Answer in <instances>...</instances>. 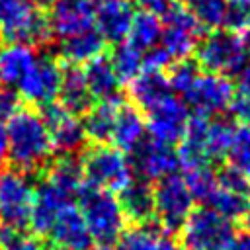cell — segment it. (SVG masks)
Here are the masks:
<instances>
[{
    "label": "cell",
    "mask_w": 250,
    "mask_h": 250,
    "mask_svg": "<svg viewBox=\"0 0 250 250\" xmlns=\"http://www.w3.org/2000/svg\"><path fill=\"white\" fill-rule=\"evenodd\" d=\"M8 160L23 174L43 170L53 156V143L45 121L33 109H20L6 121Z\"/></svg>",
    "instance_id": "1"
},
{
    "label": "cell",
    "mask_w": 250,
    "mask_h": 250,
    "mask_svg": "<svg viewBox=\"0 0 250 250\" xmlns=\"http://www.w3.org/2000/svg\"><path fill=\"white\" fill-rule=\"evenodd\" d=\"M80 213L90 230V236L100 246L115 244L125 232V215L117 201V195L105 189H96L84 184L78 193Z\"/></svg>",
    "instance_id": "2"
},
{
    "label": "cell",
    "mask_w": 250,
    "mask_h": 250,
    "mask_svg": "<svg viewBox=\"0 0 250 250\" xmlns=\"http://www.w3.org/2000/svg\"><path fill=\"white\" fill-rule=\"evenodd\" d=\"M53 37L43 10L25 0H0V39L6 43L45 45Z\"/></svg>",
    "instance_id": "3"
},
{
    "label": "cell",
    "mask_w": 250,
    "mask_h": 250,
    "mask_svg": "<svg viewBox=\"0 0 250 250\" xmlns=\"http://www.w3.org/2000/svg\"><path fill=\"white\" fill-rule=\"evenodd\" d=\"M80 166L86 186L111 193L119 191L133 178L129 156L111 145H94L84 150Z\"/></svg>",
    "instance_id": "4"
},
{
    "label": "cell",
    "mask_w": 250,
    "mask_h": 250,
    "mask_svg": "<svg viewBox=\"0 0 250 250\" xmlns=\"http://www.w3.org/2000/svg\"><path fill=\"white\" fill-rule=\"evenodd\" d=\"M195 57L205 72L230 76L236 74L248 59V49L240 33L215 29L195 47Z\"/></svg>",
    "instance_id": "5"
},
{
    "label": "cell",
    "mask_w": 250,
    "mask_h": 250,
    "mask_svg": "<svg viewBox=\"0 0 250 250\" xmlns=\"http://www.w3.org/2000/svg\"><path fill=\"white\" fill-rule=\"evenodd\" d=\"M180 238L186 250H227L234 240V227L213 209L199 207L182 225Z\"/></svg>",
    "instance_id": "6"
},
{
    "label": "cell",
    "mask_w": 250,
    "mask_h": 250,
    "mask_svg": "<svg viewBox=\"0 0 250 250\" xmlns=\"http://www.w3.org/2000/svg\"><path fill=\"white\" fill-rule=\"evenodd\" d=\"M35 184L20 170L0 172V223L23 230L29 225Z\"/></svg>",
    "instance_id": "7"
},
{
    "label": "cell",
    "mask_w": 250,
    "mask_h": 250,
    "mask_svg": "<svg viewBox=\"0 0 250 250\" xmlns=\"http://www.w3.org/2000/svg\"><path fill=\"white\" fill-rule=\"evenodd\" d=\"M154 191V219L168 232L180 230L193 211V197L182 176L170 174L156 182Z\"/></svg>",
    "instance_id": "8"
},
{
    "label": "cell",
    "mask_w": 250,
    "mask_h": 250,
    "mask_svg": "<svg viewBox=\"0 0 250 250\" xmlns=\"http://www.w3.org/2000/svg\"><path fill=\"white\" fill-rule=\"evenodd\" d=\"M162 18V35L158 45L166 51L172 62L186 61L201 39V25L182 4H172Z\"/></svg>",
    "instance_id": "9"
},
{
    "label": "cell",
    "mask_w": 250,
    "mask_h": 250,
    "mask_svg": "<svg viewBox=\"0 0 250 250\" xmlns=\"http://www.w3.org/2000/svg\"><path fill=\"white\" fill-rule=\"evenodd\" d=\"M234 96V86L227 76L201 72L195 76L188 92L182 96V102L195 111V115L211 117L229 109Z\"/></svg>",
    "instance_id": "10"
},
{
    "label": "cell",
    "mask_w": 250,
    "mask_h": 250,
    "mask_svg": "<svg viewBox=\"0 0 250 250\" xmlns=\"http://www.w3.org/2000/svg\"><path fill=\"white\" fill-rule=\"evenodd\" d=\"M61 78H62V66L59 59H55L49 53H43V55H37L31 68L16 86V92L20 94L21 100L43 107L57 100Z\"/></svg>",
    "instance_id": "11"
},
{
    "label": "cell",
    "mask_w": 250,
    "mask_h": 250,
    "mask_svg": "<svg viewBox=\"0 0 250 250\" xmlns=\"http://www.w3.org/2000/svg\"><path fill=\"white\" fill-rule=\"evenodd\" d=\"M129 162L133 174L146 182H158L176 172L178 154L172 145L150 139L148 135L129 152Z\"/></svg>",
    "instance_id": "12"
},
{
    "label": "cell",
    "mask_w": 250,
    "mask_h": 250,
    "mask_svg": "<svg viewBox=\"0 0 250 250\" xmlns=\"http://www.w3.org/2000/svg\"><path fill=\"white\" fill-rule=\"evenodd\" d=\"M39 115L47 125V131H49V137L53 143V150H57L61 154L74 156L78 150H82L86 146L88 139H86L80 117L66 111L59 102L43 105Z\"/></svg>",
    "instance_id": "13"
},
{
    "label": "cell",
    "mask_w": 250,
    "mask_h": 250,
    "mask_svg": "<svg viewBox=\"0 0 250 250\" xmlns=\"http://www.w3.org/2000/svg\"><path fill=\"white\" fill-rule=\"evenodd\" d=\"M146 133L164 145L180 143L189 121L188 105L178 96H168L146 111Z\"/></svg>",
    "instance_id": "14"
},
{
    "label": "cell",
    "mask_w": 250,
    "mask_h": 250,
    "mask_svg": "<svg viewBox=\"0 0 250 250\" xmlns=\"http://www.w3.org/2000/svg\"><path fill=\"white\" fill-rule=\"evenodd\" d=\"M205 205L229 221L246 217L250 209V182L227 168L219 174L217 188Z\"/></svg>",
    "instance_id": "15"
},
{
    "label": "cell",
    "mask_w": 250,
    "mask_h": 250,
    "mask_svg": "<svg viewBox=\"0 0 250 250\" xmlns=\"http://www.w3.org/2000/svg\"><path fill=\"white\" fill-rule=\"evenodd\" d=\"M49 27L53 37L64 39L94 27L96 2L94 0H53L49 6Z\"/></svg>",
    "instance_id": "16"
},
{
    "label": "cell",
    "mask_w": 250,
    "mask_h": 250,
    "mask_svg": "<svg viewBox=\"0 0 250 250\" xmlns=\"http://www.w3.org/2000/svg\"><path fill=\"white\" fill-rule=\"evenodd\" d=\"M51 250H92L94 240L78 207L66 205L47 232Z\"/></svg>",
    "instance_id": "17"
},
{
    "label": "cell",
    "mask_w": 250,
    "mask_h": 250,
    "mask_svg": "<svg viewBox=\"0 0 250 250\" xmlns=\"http://www.w3.org/2000/svg\"><path fill=\"white\" fill-rule=\"evenodd\" d=\"M70 203H72V199L66 193H62L57 186H53L47 178L39 180L35 184L33 205H31V215H29L31 230L39 236H47L57 215Z\"/></svg>",
    "instance_id": "18"
},
{
    "label": "cell",
    "mask_w": 250,
    "mask_h": 250,
    "mask_svg": "<svg viewBox=\"0 0 250 250\" xmlns=\"http://www.w3.org/2000/svg\"><path fill=\"white\" fill-rule=\"evenodd\" d=\"M133 16H135V10L127 0L98 4L94 27L104 37L105 43L117 45V43H123L127 39Z\"/></svg>",
    "instance_id": "19"
},
{
    "label": "cell",
    "mask_w": 250,
    "mask_h": 250,
    "mask_svg": "<svg viewBox=\"0 0 250 250\" xmlns=\"http://www.w3.org/2000/svg\"><path fill=\"white\" fill-rule=\"evenodd\" d=\"M127 92L133 105L141 111H148L152 105L172 96L168 74L164 70H146L143 68L133 80L127 82Z\"/></svg>",
    "instance_id": "20"
},
{
    "label": "cell",
    "mask_w": 250,
    "mask_h": 250,
    "mask_svg": "<svg viewBox=\"0 0 250 250\" xmlns=\"http://www.w3.org/2000/svg\"><path fill=\"white\" fill-rule=\"evenodd\" d=\"M117 201L121 205V211L125 219L131 223H146L154 217V191L150 182L141 178H131L119 191Z\"/></svg>",
    "instance_id": "21"
},
{
    "label": "cell",
    "mask_w": 250,
    "mask_h": 250,
    "mask_svg": "<svg viewBox=\"0 0 250 250\" xmlns=\"http://www.w3.org/2000/svg\"><path fill=\"white\" fill-rule=\"evenodd\" d=\"M82 70L94 102H119L121 82L105 55L86 62Z\"/></svg>",
    "instance_id": "22"
},
{
    "label": "cell",
    "mask_w": 250,
    "mask_h": 250,
    "mask_svg": "<svg viewBox=\"0 0 250 250\" xmlns=\"http://www.w3.org/2000/svg\"><path fill=\"white\" fill-rule=\"evenodd\" d=\"M57 98L59 104L72 115H84L94 105V98L88 90L82 66L68 64L62 68V78Z\"/></svg>",
    "instance_id": "23"
},
{
    "label": "cell",
    "mask_w": 250,
    "mask_h": 250,
    "mask_svg": "<svg viewBox=\"0 0 250 250\" xmlns=\"http://www.w3.org/2000/svg\"><path fill=\"white\" fill-rule=\"evenodd\" d=\"M117 242L119 250H180L172 234L152 221L125 229Z\"/></svg>",
    "instance_id": "24"
},
{
    "label": "cell",
    "mask_w": 250,
    "mask_h": 250,
    "mask_svg": "<svg viewBox=\"0 0 250 250\" xmlns=\"http://www.w3.org/2000/svg\"><path fill=\"white\" fill-rule=\"evenodd\" d=\"M146 137V121L135 105L121 104L115 115V125L111 133V146L129 154Z\"/></svg>",
    "instance_id": "25"
},
{
    "label": "cell",
    "mask_w": 250,
    "mask_h": 250,
    "mask_svg": "<svg viewBox=\"0 0 250 250\" xmlns=\"http://www.w3.org/2000/svg\"><path fill=\"white\" fill-rule=\"evenodd\" d=\"M105 41L104 37L98 33L96 27H90L86 31H80L76 35H70V37H64L61 39V45H59V51H61V57L68 62V64H86L98 57L104 55L105 51Z\"/></svg>",
    "instance_id": "26"
},
{
    "label": "cell",
    "mask_w": 250,
    "mask_h": 250,
    "mask_svg": "<svg viewBox=\"0 0 250 250\" xmlns=\"http://www.w3.org/2000/svg\"><path fill=\"white\" fill-rule=\"evenodd\" d=\"M35 59H37V53L31 45L8 43L0 51V80L16 90V86L21 82L25 72L35 62Z\"/></svg>",
    "instance_id": "27"
},
{
    "label": "cell",
    "mask_w": 250,
    "mask_h": 250,
    "mask_svg": "<svg viewBox=\"0 0 250 250\" xmlns=\"http://www.w3.org/2000/svg\"><path fill=\"white\" fill-rule=\"evenodd\" d=\"M121 102H98L92 105L82 119V127L86 139L94 145H107L111 143V133L115 125V115Z\"/></svg>",
    "instance_id": "28"
},
{
    "label": "cell",
    "mask_w": 250,
    "mask_h": 250,
    "mask_svg": "<svg viewBox=\"0 0 250 250\" xmlns=\"http://www.w3.org/2000/svg\"><path fill=\"white\" fill-rule=\"evenodd\" d=\"M53 186H57L62 193H66L70 199H78L80 189L84 188V176L80 160L72 154H61L57 160L49 164L47 176Z\"/></svg>",
    "instance_id": "29"
},
{
    "label": "cell",
    "mask_w": 250,
    "mask_h": 250,
    "mask_svg": "<svg viewBox=\"0 0 250 250\" xmlns=\"http://www.w3.org/2000/svg\"><path fill=\"white\" fill-rule=\"evenodd\" d=\"M160 35H162V20L154 14H148V12H135L133 16V21H131V29H129V43L139 49L141 53L152 49L158 45L160 41Z\"/></svg>",
    "instance_id": "30"
},
{
    "label": "cell",
    "mask_w": 250,
    "mask_h": 250,
    "mask_svg": "<svg viewBox=\"0 0 250 250\" xmlns=\"http://www.w3.org/2000/svg\"><path fill=\"white\" fill-rule=\"evenodd\" d=\"M225 158L229 162L230 172L250 182V125H242L234 129V135Z\"/></svg>",
    "instance_id": "31"
},
{
    "label": "cell",
    "mask_w": 250,
    "mask_h": 250,
    "mask_svg": "<svg viewBox=\"0 0 250 250\" xmlns=\"http://www.w3.org/2000/svg\"><path fill=\"white\" fill-rule=\"evenodd\" d=\"M107 59H109L121 84H127L143 70V53L139 49H135L129 41L113 45V51Z\"/></svg>",
    "instance_id": "32"
},
{
    "label": "cell",
    "mask_w": 250,
    "mask_h": 250,
    "mask_svg": "<svg viewBox=\"0 0 250 250\" xmlns=\"http://www.w3.org/2000/svg\"><path fill=\"white\" fill-rule=\"evenodd\" d=\"M234 135V127L230 121L227 119H209L207 127H205V154L207 160H219L225 158L229 145L232 141Z\"/></svg>",
    "instance_id": "33"
},
{
    "label": "cell",
    "mask_w": 250,
    "mask_h": 250,
    "mask_svg": "<svg viewBox=\"0 0 250 250\" xmlns=\"http://www.w3.org/2000/svg\"><path fill=\"white\" fill-rule=\"evenodd\" d=\"M182 6L193 16L201 29H217L225 23L227 0H184Z\"/></svg>",
    "instance_id": "34"
},
{
    "label": "cell",
    "mask_w": 250,
    "mask_h": 250,
    "mask_svg": "<svg viewBox=\"0 0 250 250\" xmlns=\"http://www.w3.org/2000/svg\"><path fill=\"white\" fill-rule=\"evenodd\" d=\"M193 201H201L207 203V199L211 197V193L217 188L219 182V174H215V170L207 164V166H195V168H188L186 176H182Z\"/></svg>",
    "instance_id": "35"
},
{
    "label": "cell",
    "mask_w": 250,
    "mask_h": 250,
    "mask_svg": "<svg viewBox=\"0 0 250 250\" xmlns=\"http://www.w3.org/2000/svg\"><path fill=\"white\" fill-rule=\"evenodd\" d=\"M197 74H199V68L193 62H189L188 59L186 61H178L176 64H172L170 74H168V82H170L172 92L182 98L188 92V88L191 86V82L195 80Z\"/></svg>",
    "instance_id": "36"
},
{
    "label": "cell",
    "mask_w": 250,
    "mask_h": 250,
    "mask_svg": "<svg viewBox=\"0 0 250 250\" xmlns=\"http://www.w3.org/2000/svg\"><path fill=\"white\" fill-rule=\"evenodd\" d=\"M225 25L230 31L244 33L250 29V0H227Z\"/></svg>",
    "instance_id": "37"
},
{
    "label": "cell",
    "mask_w": 250,
    "mask_h": 250,
    "mask_svg": "<svg viewBox=\"0 0 250 250\" xmlns=\"http://www.w3.org/2000/svg\"><path fill=\"white\" fill-rule=\"evenodd\" d=\"M21 109V98L14 88H4L0 90V121L10 119Z\"/></svg>",
    "instance_id": "38"
},
{
    "label": "cell",
    "mask_w": 250,
    "mask_h": 250,
    "mask_svg": "<svg viewBox=\"0 0 250 250\" xmlns=\"http://www.w3.org/2000/svg\"><path fill=\"white\" fill-rule=\"evenodd\" d=\"M170 64H172V59L166 55V51L160 45L143 53V68L146 70H164Z\"/></svg>",
    "instance_id": "39"
},
{
    "label": "cell",
    "mask_w": 250,
    "mask_h": 250,
    "mask_svg": "<svg viewBox=\"0 0 250 250\" xmlns=\"http://www.w3.org/2000/svg\"><path fill=\"white\" fill-rule=\"evenodd\" d=\"M0 250H45V246H43V242L39 238L20 232L8 244L0 246Z\"/></svg>",
    "instance_id": "40"
},
{
    "label": "cell",
    "mask_w": 250,
    "mask_h": 250,
    "mask_svg": "<svg viewBox=\"0 0 250 250\" xmlns=\"http://www.w3.org/2000/svg\"><path fill=\"white\" fill-rule=\"evenodd\" d=\"M236 86H234V98L244 100L250 104V64L246 62L236 74Z\"/></svg>",
    "instance_id": "41"
},
{
    "label": "cell",
    "mask_w": 250,
    "mask_h": 250,
    "mask_svg": "<svg viewBox=\"0 0 250 250\" xmlns=\"http://www.w3.org/2000/svg\"><path fill=\"white\" fill-rule=\"evenodd\" d=\"M133 2L137 4V8L141 12H148L158 18H162L172 6V0H133Z\"/></svg>",
    "instance_id": "42"
},
{
    "label": "cell",
    "mask_w": 250,
    "mask_h": 250,
    "mask_svg": "<svg viewBox=\"0 0 250 250\" xmlns=\"http://www.w3.org/2000/svg\"><path fill=\"white\" fill-rule=\"evenodd\" d=\"M6 162H8V137H6V125L0 121V172Z\"/></svg>",
    "instance_id": "43"
},
{
    "label": "cell",
    "mask_w": 250,
    "mask_h": 250,
    "mask_svg": "<svg viewBox=\"0 0 250 250\" xmlns=\"http://www.w3.org/2000/svg\"><path fill=\"white\" fill-rule=\"evenodd\" d=\"M227 250H250V232H244L238 238L234 236V240L229 244Z\"/></svg>",
    "instance_id": "44"
},
{
    "label": "cell",
    "mask_w": 250,
    "mask_h": 250,
    "mask_svg": "<svg viewBox=\"0 0 250 250\" xmlns=\"http://www.w3.org/2000/svg\"><path fill=\"white\" fill-rule=\"evenodd\" d=\"M27 4H31L33 8H37V10H45V8H49L51 4H53V0H25Z\"/></svg>",
    "instance_id": "45"
},
{
    "label": "cell",
    "mask_w": 250,
    "mask_h": 250,
    "mask_svg": "<svg viewBox=\"0 0 250 250\" xmlns=\"http://www.w3.org/2000/svg\"><path fill=\"white\" fill-rule=\"evenodd\" d=\"M240 35H242V39H244V43H246V49H248V53H250V29L244 31V33H240Z\"/></svg>",
    "instance_id": "46"
},
{
    "label": "cell",
    "mask_w": 250,
    "mask_h": 250,
    "mask_svg": "<svg viewBox=\"0 0 250 250\" xmlns=\"http://www.w3.org/2000/svg\"><path fill=\"white\" fill-rule=\"evenodd\" d=\"M96 4H107V2H117V0H94Z\"/></svg>",
    "instance_id": "47"
},
{
    "label": "cell",
    "mask_w": 250,
    "mask_h": 250,
    "mask_svg": "<svg viewBox=\"0 0 250 250\" xmlns=\"http://www.w3.org/2000/svg\"><path fill=\"white\" fill-rule=\"evenodd\" d=\"M98 250H113V248H111V246H100Z\"/></svg>",
    "instance_id": "48"
},
{
    "label": "cell",
    "mask_w": 250,
    "mask_h": 250,
    "mask_svg": "<svg viewBox=\"0 0 250 250\" xmlns=\"http://www.w3.org/2000/svg\"><path fill=\"white\" fill-rule=\"evenodd\" d=\"M246 221H248V225H250V209H248V213H246Z\"/></svg>",
    "instance_id": "49"
}]
</instances>
